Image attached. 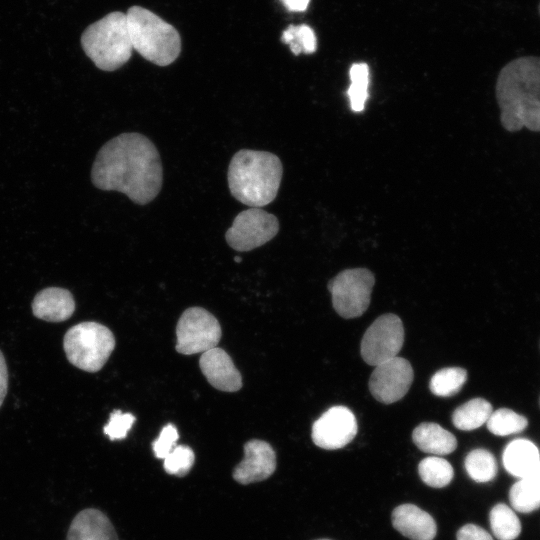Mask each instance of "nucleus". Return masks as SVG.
Returning <instances> with one entry per match:
<instances>
[{
	"mask_svg": "<svg viewBox=\"0 0 540 540\" xmlns=\"http://www.w3.org/2000/svg\"><path fill=\"white\" fill-rule=\"evenodd\" d=\"M160 155L146 136L122 133L105 143L91 170L93 184L104 191H118L144 205L160 192L163 180Z\"/></svg>",
	"mask_w": 540,
	"mask_h": 540,
	"instance_id": "f257e3e1",
	"label": "nucleus"
},
{
	"mask_svg": "<svg viewBox=\"0 0 540 540\" xmlns=\"http://www.w3.org/2000/svg\"><path fill=\"white\" fill-rule=\"evenodd\" d=\"M496 98L502 126L515 132L522 128L540 131V57L512 60L500 71Z\"/></svg>",
	"mask_w": 540,
	"mask_h": 540,
	"instance_id": "f03ea898",
	"label": "nucleus"
},
{
	"mask_svg": "<svg viewBox=\"0 0 540 540\" xmlns=\"http://www.w3.org/2000/svg\"><path fill=\"white\" fill-rule=\"evenodd\" d=\"M282 173V163L275 154L242 149L229 164V189L239 202L260 208L276 198Z\"/></svg>",
	"mask_w": 540,
	"mask_h": 540,
	"instance_id": "7ed1b4c3",
	"label": "nucleus"
},
{
	"mask_svg": "<svg viewBox=\"0 0 540 540\" xmlns=\"http://www.w3.org/2000/svg\"><path fill=\"white\" fill-rule=\"evenodd\" d=\"M132 47L158 66L173 63L181 52L178 31L150 10L132 6L126 13Z\"/></svg>",
	"mask_w": 540,
	"mask_h": 540,
	"instance_id": "20e7f679",
	"label": "nucleus"
},
{
	"mask_svg": "<svg viewBox=\"0 0 540 540\" xmlns=\"http://www.w3.org/2000/svg\"><path fill=\"white\" fill-rule=\"evenodd\" d=\"M85 54L101 70L114 71L132 55L126 14L115 11L89 25L81 36Z\"/></svg>",
	"mask_w": 540,
	"mask_h": 540,
	"instance_id": "39448f33",
	"label": "nucleus"
},
{
	"mask_svg": "<svg viewBox=\"0 0 540 540\" xmlns=\"http://www.w3.org/2000/svg\"><path fill=\"white\" fill-rule=\"evenodd\" d=\"M63 346L72 365L87 372H97L114 350L115 338L100 323L82 322L66 332Z\"/></svg>",
	"mask_w": 540,
	"mask_h": 540,
	"instance_id": "423d86ee",
	"label": "nucleus"
},
{
	"mask_svg": "<svg viewBox=\"0 0 540 540\" xmlns=\"http://www.w3.org/2000/svg\"><path fill=\"white\" fill-rule=\"evenodd\" d=\"M375 283L373 273L365 268L346 269L328 283L335 311L345 319L361 316L370 304Z\"/></svg>",
	"mask_w": 540,
	"mask_h": 540,
	"instance_id": "0eeeda50",
	"label": "nucleus"
},
{
	"mask_svg": "<svg viewBox=\"0 0 540 540\" xmlns=\"http://www.w3.org/2000/svg\"><path fill=\"white\" fill-rule=\"evenodd\" d=\"M218 320L201 307L185 310L176 326V351L184 355L204 353L217 347L221 338Z\"/></svg>",
	"mask_w": 540,
	"mask_h": 540,
	"instance_id": "6e6552de",
	"label": "nucleus"
},
{
	"mask_svg": "<svg viewBox=\"0 0 540 540\" xmlns=\"http://www.w3.org/2000/svg\"><path fill=\"white\" fill-rule=\"evenodd\" d=\"M404 343L401 319L392 313L379 316L363 335L360 352L363 360L377 366L398 356Z\"/></svg>",
	"mask_w": 540,
	"mask_h": 540,
	"instance_id": "1a4fd4ad",
	"label": "nucleus"
},
{
	"mask_svg": "<svg viewBox=\"0 0 540 540\" xmlns=\"http://www.w3.org/2000/svg\"><path fill=\"white\" fill-rule=\"evenodd\" d=\"M279 231V222L275 215L267 211L250 207L240 212L227 230L225 238L236 251H250L273 239Z\"/></svg>",
	"mask_w": 540,
	"mask_h": 540,
	"instance_id": "9d476101",
	"label": "nucleus"
},
{
	"mask_svg": "<svg viewBox=\"0 0 540 540\" xmlns=\"http://www.w3.org/2000/svg\"><path fill=\"white\" fill-rule=\"evenodd\" d=\"M413 378L410 362L397 356L375 366L369 379V390L377 401L391 404L406 395Z\"/></svg>",
	"mask_w": 540,
	"mask_h": 540,
	"instance_id": "9b49d317",
	"label": "nucleus"
},
{
	"mask_svg": "<svg viewBox=\"0 0 540 540\" xmlns=\"http://www.w3.org/2000/svg\"><path fill=\"white\" fill-rule=\"evenodd\" d=\"M357 430L353 412L345 406H333L314 422L311 435L316 446L336 450L349 444Z\"/></svg>",
	"mask_w": 540,
	"mask_h": 540,
	"instance_id": "f8f14e48",
	"label": "nucleus"
},
{
	"mask_svg": "<svg viewBox=\"0 0 540 540\" xmlns=\"http://www.w3.org/2000/svg\"><path fill=\"white\" fill-rule=\"evenodd\" d=\"M276 469V454L263 440L252 439L244 445V458L234 468L233 478L246 485L269 478Z\"/></svg>",
	"mask_w": 540,
	"mask_h": 540,
	"instance_id": "ddd939ff",
	"label": "nucleus"
},
{
	"mask_svg": "<svg viewBox=\"0 0 540 540\" xmlns=\"http://www.w3.org/2000/svg\"><path fill=\"white\" fill-rule=\"evenodd\" d=\"M199 366L207 381L216 389L235 392L242 387V377L226 351L215 347L202 353Z\"/></svg>",
	"mask_w": 540,
	"mask_h": 540,
	"instance_id": "4468645a",
	"label": "nucleus"
},
{
	"mask_svg": "<svg viewBox=\"0 0 540 540\" xmlns=\"http://www.w3.org/2000/svg\"><path fill=\"white\" fill-rule=\"evenodd\" d=\"M392 524L411 540H433L437 532L433 517L413 504L397 506L392 512Z\"/></svg>",
	"mask_w": 540,
	"mask_h": 540,
	"instance_id": "2eb2a0df",
	"label": "nucleus"
},
{
	"mask_svg": "<svg viewBox=\"0 0 540 540\" xmlns=\"http://www.w3.org/2000/svg\"><path fill=\"white\" fill-rule=\"evenodd\" d=\"M66 540H119L109 518L100 510L87 508L72 520Z\"/></svg>",
	"mask_w": 540,
	"mask_h": 540,
	"instance_id": "dca6fc26",
	"label": "nucleus"
},
{
	"mask_svg": "<svg viewBox=\"0 0 540 540\" xmlns=\"http://www.w3.org/2000/svg\"><path fill=\"white\" fill-rule=\"evenodd\" d=\"M32 310L37 318L49 322H61L73 314L75 302L68 290L50 287L35 296Z\"/></svg>",
	"mask_w": 540,
	"mask_h": 540,
	"instance_id": "f3484780",
	"label": "nucleus"
},
{
	"mask_svg": "<svg viewBox=\"0 0 540 540\" xmlns=\"http://www.w3.org/2000/svg\"><path fill=\"white\" fill-rule=\"evenodd\" d=\"M502 461L509 474L521 479L535 473L540 464V453L530 440L515 439L505 447Z\"/></svg>",
	"mask_w": 540,
	"mask_h": 540,
	"instance_id": "a211bd4d",
	"label": "nucleus"
},
{
	"mask_svg": "<svg viewBox=\"0 0 540 540\" xmlns=\"http://www.w3.org/2000/svg\"><path fill=\"white\" fill-rule=\"evenodd\" d=\"M412 440L421 451L435 456L450 454L457 447L455 436L432 422L419 424L413 430Z\"/></svg>",
	"mask_w": 540,
	"mask_h": 540,
	"instance_id": "6ab92c4d",
	"label": "nucleus"
},
{
	"mask_svg": "<svg viewBox=\"0 0 540 540\" xmlns=\"http://www.w3.org/2000/svg\"><path fill=\"white\" fill-rule=\"evenodd\" d=\"M492 411V406L487 400L474 398L453 412L452 422L459 430L471 431L486 423Z\"/></svg>",
	"mask_w": 540,
	"mask_h": 540,
	"instance_id": "aec40b11",
	"label": "nucleus"
},
{
	"mask_svg": "<svg viewBox=\"0 0 540 540\" xmlns=\"http://www.w3.org/2000/svg\"><path fill=\"white\" fill-rule=\"evenodd\" d=\"M510 504L514 510L530 513L540 508V482L534 477L519 479L510 489Z\"/></svg>",
	"mask_w": 540,
	"mask_h": 540,
	"instance_id": "412c9836",
	"label": "nucleus"
},
{
	"mask_svg": "<svg viewBox=\"0 0 540 540\" xmlns=\"http://www.w3.org/2000/svg\"><path fill=\"white\" fill-rule=\"evenodd\" d=\"M490 527L498 540H515L521 533V522L512 508L496 504L489 514Z\"/></svg>",
	"mask_w": 540,
	"mask_h": 540,
	"instance_id": "4be33fe9",
	"label": "nucleus"
},
{
	"mask_svg": "<svg viewBox=\"0 0 540 540\" xmlns=\"http://www.w3.org/2000/svg\"><path fill=\"white\" fill-rule=\"evenodd\" d=\"M421 480L433 488L447 486L454 476L452 465L440 456H430L422 459L418 465Z\"/></svg>",
	"mask_w": 540,
	"mask_h": 540,
	"instance_id": "5701e85b",
	"label": "nucleus"
},
{
	"mask_svg": "<svg viewBox=\"0 0 540 540\" xmlns=\"http://www.w3.org/2000/svg\"><path fill=\"white\" fill-rule=\"evenodd\" d=\"M464 466L469 477L478 483L489 482L497 474L496 460L486 449H475L469 452Z\"/></svg>",
	"mask_w": 540,
	"mask_h": 540,
	"instance_id": "b1692460",
	"label": "nucleus"
},
{
	"mask_svg": "<svg viewBox=\"0 0 540 540\" xmlns=\"http://www.w3.org/2000/svg\"><path fill=\"white\" fill-rule=\"evenodd\" d=\"M467 380V371L460 367L438 370L431 378L430 391L440 397H450L460 391Z\"/></svg>",
	"mask_w": 540,
	"mask_h": 540,
	"instance_id": "393cba45",
	"label": "nucleus"
},
{
	"mask_svg": "<svg viewBox=\"0 0 540 540\" xmlns=\"http://www.w3.org/2000/svg\"><path fill=\"white\" fill-rule=\"evenodd\" d=\"M351 84L347 90L351 110L361 112L368 99L369 67L366 63H354L349 71Z\"/></svg>",
	"mask_w": 540,
	"mask_h": 540,
	"instance_id": "a878e982",
	"label": "nucleus"
},
{
	"mask_svg": "<svg viewBox=\"0 0 540 540\" xmlns=\"http://www.w3.org/2000/svg\"><path fill=\"white\" fill-rule=\"evenodd\" d=\"M488 430L497 436H507L522 432L528 425L527 419L507 408L492 411L486 422Z\"/></svg>",
	"mask_w": 540,
	"mask_h": 540,
	"instance_id": "bb28decb",
	"label": "nucleus"
},
{
	"mask_svg": "<svg viewBox=\"0 0 540 540\" xmlns=\"http://www.w3.org/2000/svg\"><path fill=\"white\" fill-rule=\"evenodd\" d=\"M281 41L290 46L294 55L300 53L311 54L316 51L317 39L308 25H290L282 33Z\"/></svg>",
	"mask_w": 540,
	"mask_h": 540,
	"instance_id": "cd10ccee",
	"label": "nucleus"
},
{
	"mask_svg": "<svg viewBox=\"0 0 540 540\" xmlns=\"http://www.w3.org/2000/svg\"><path fill=\"white\" fill-rule=\"evenodd\" d=\"M195 460L189 446L177 445L164 458V470L170 475L185 476L191 470Z\"/></svg>",
	"mask_w": 540,
	"mask_h": 540,
	"instance_id": "c85d7f7f",
	"label": "nucleus"
},
{
	"mask_svg": "<svg viewBox=\"0 0 540 540\" xmlns=\"http://www.w3.org/2000/svg\"><path fill=\"white\" fill-rule=\"evenodd\" d=\"M134 422L135 417L132 414L115 410L110 414L109 422L104 427V433L110 440L124 439Z\"/></svg>",
	"mask_w": 540,
	"mask_h": 540,
	"instance_id": "c756f323",
	"label": "nucleus"
},
{
	"mask_svg": "<svg viewBox=\"0 0 540 540\" xmlns=\"http://www.w3.org/2000/svg\"><path fill=\"white\" fill-rule=\"evenodd\" d=\"M178 438L177 428L172 424L165 425L159 437L152 444L155 456L164 459L173 450Z\"/></svg>",
	"mask_w": 540,
	"mask_h": 540,
	"instance_id": "7c9ffc66",
	"label": "nucleus"
},
{
	"mask_svg": "<svg viewBox=\"0 0 540 540\" xmlns=\"http://www.w3.org/2000/svg\"><path fill=\"white\" fill-rule=\"evenodd\" d=\"M457 540H493V538L485 529L475 524H466L458 530Z\"/></svg>",
	"mask_w": 540,
	"mask_h": 540,
	"instance_id": "2f4dec72",
	"label": "nucleus"
},
{
	"mask_svg": "<svg viewBox=\"0 0 540 540\" xmlns=\"http://www.w3.org/2000/svg\"><path fill=\"white\" fill-rule=\"evenodd\" d=\"M7 389H8V371H7L5 358L2 352L0 351V407L6 396Z\"/></svg>",
	"mask_w": 540,
	"mask_h": 540,
	"instance_id": "473e14b6",
	"label": "nucleus"
},
{
	"mask_svg": "<svg viewBox=\"0 0 540 540\" xmlns=\"http://www.w3.org/2000/svg\"><path fill=\"white\" fill-rule=\"evenodd\" d=\"M281 2L289 11L302 12L307 9L310 0H281Z\"/></svg>",
	"mask_w": 540,
	"mask_h": 540,
	"instance_id": "72a5a7b5",
	"label": "nucleus"
},
{
	"mask_svg": "<svg viewBox=\"0 0 540 540\" xmlns=\"http://www.w3.org/2000/svg\"><path fill=\"white\" fill-rule=\"evenodd\" d=\"M532 476H534L540 482V464Z\"/></svg>",
	"mask_w": 540,
	"mask_h": 540,
	"instance_id": "f704fd0d",
	"label": "nucleus"
},
{
	"mask_svg": "<svg viewBox=\"0 0 540 540\" xmlns=\"http://www.w3.org/2000/svg\"><path fill=\"white\" fill-rule=\"evenodd\" d=\"M235 261H236V262H241V257L236 256V257H235Z\"/></svg>",
	"mask_w": 540,
	"mask_h": 540,
	"instance_id": "c9c22d12",
	"label": "nucleus"
},
{
	"mask_svg": "<svg viewBox=\"0 0 540 540\" xmlns=\"http://www.w3.org/2000/svg\"><path fill=\"white\" fill-rule=\"evenodd\" d=\"M318 540H330V539H318Z\"/></svg>",
	"mask_w": 540,
	"mask_h": 540,
	"instance_id": "e433bc0d",
	"label": "nucleus"
},
{
	"mask_svg": "<svg viewBox=\"0 0 540 540\" xmlns=\"http://www.w3.org/2000/svg\"><path fill=\"white\" fill-rule=\"evenodd\" d=\"M539 11H540V5H539Z\"/></svg>",
	"mask_w": 540,
	"mask_h": 540,
	"instance_id": "4c0bfd02",
	"label": "nucleus"
}]
</instances>
